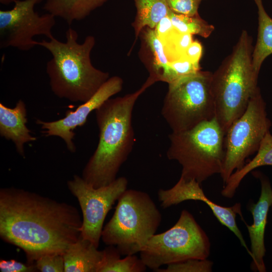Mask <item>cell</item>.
I'll return each mask as SVG.
<instances>
[{"label": "cell", "mask_w": 272, "mask_h": 272, "mask_svg": "<svg viewBox=\"0 0 272 272\" xmlns=\"http://www.w3.org/2000/svg\"><path fill=\"white\" fill-rule=\"evenodd\" d=\"M160 40L169 61L184 58L187 49L193 41L192 35L179 32L175 28Z\"/></svg>", "instance_id": "obj_24"}, {"label": "cell", "mask_w": 272, "mask_h": 272, "mask_svg": "<svg viewBox=\"0 0 272 272\" xmlns=\"http://www.w3.org/2000/svg\"><path fill=\"white\" fill-rule=\"evenodd\" d=\"M225 134L215 117L189 129L172 132L167 157L181 165V177L195 179L201 184L222 172Z\"/></svg>", "instance_id": "obj_6"}, {"label": "cell", "mask_w": 272, "mask_h": 272, "mask_svg": "<svg viewBox=\"0 0 272 272\" xmlns=\"http://www.w3.org/2000/svg\"><path fill=\"white\" fill-rule=\"evenodd\" d=\"M158 197L161 206L164 209L188 200L203 201L210 207L220 223L227 227L236 235L242 246L246 249L249 255H251L250 250L248 249L236 222L237 214L243 218L240 203H236L229 207L219 205L206 195L200 183L195 179H186L181 176L178 182L171 188L159 189Z\"/></svg>", "instance_id": "obj_13"}, {"label": "cell", "mask_w": 272, "mask_h": 272, "mask_svg": "<svg viewBox=\"0 0 272 272\" xmlns=\"http://www.w3.org/2000/svg\"><path fill=\"white\" fill-rule=\"evenodd\" d=\"M27 109L24 102L19 100L13 108L0 103V135L15 144L17 152L24 157V144L36 140L26 126Z\"/></svg>", "instance_id": "obj_16"}, {"label": "cell", "mask_w": 272, "mask_h": 272, "mask_svg": "<svg viewBox=\"0 0 272 272\" xmlns=\"http://www.w3.org/2000/svg\"><path fill=\"white\" fill-rule=\"evenodd\" d=\"M203 0H166L169 9L175 13L189 16L198 14L199 7Z\"/></svg>", "instance_id": "obj_28"}, {"label": "cell", "mask_w": 272, "mask_h": 272, "mask_svg": "<svg viewBox=\"0 0 272 272\" xmlns=\"http://www.w3.org/2000/svg\"><path fill=\"white\" fill-rule=\"evenodd\" d=\"M254 175L261 184V192L256 203L250 205L249 210L253 217V224H246L251 242V257L252 261L251 268L253 271H266L263 257L265 254L264 233L267 223V217L272 205V188L269 179L260 172Z\"/></svg>", "instance_id": "obj_14"}, {"label": "cell", "mask_w": 272, "mask_h": 272, "mask_svg": "<svg viewBox=\"0 0 272 272\" xmlns=\"http://www.w3.org/2000/svg\"><path fill=\"white\" fill-rule=\"evenodd\" d=\"M43 0H11L15 4L10 10L0 11V47H12L28 51L37 45V35L53 37L52 30L55 17L47 13L39 15L34 10Z\"/></svg>", "instance_id": "obj_11"}, {"label": "cell", "mask_w": 272, "mask_h": 272, "mask_svg": "<svg viewBox=\"0 0 272 272\" xmlns=\"http://www.w3.org/2000/svg\"><path fill=\"white\" fill-rule=\"evenodd\" d=\"M165 268H158L156 272H211L213 262L208 259H189L167 265Z\"/></svg>", "instance_id": "obj_25"}, {"label": "cell", "mask_w": 272, "mask_h": 272, "mask_svg": "<svg viewBox=\"0 0 272 272\" xmlns=\"http://www.w3.org/2000/svg\"><path fill=\"white\" fill-rule=\"evenodd\" d=\"M108 0H46L43 9L69 25L81 21Z\"/></svg>", "instance_id": "obj_18"}, {"label": "cell", "mask_w": 272, "mask_h": 272, "mask_svg": "<svg viewBox=\"0 0 272 272\" xmlns=\"http://www.w3.org/2000/svg\"><path fill=\"white\" fill-rule=\"evenodd\" d=\"M211 243L193 215L181 211L176 224L160 234H154L140 251V257L154 271L165 264L189 259H207Z\"/></svg>", "instance_id": "obj_7"}, {"label": "cell", "mask_w": 272, "mask_h": 272, "mask_svg": "<svg viewBox=\"0 0 272 272\" xmlns=\"http://www.w3.org/2000/svg\"><path fill=\"white\" fill-rule=\"evenodd\" d=\"M136 15L132 23L134 40L128 54L131 52L141 31L145 27L155 29L158 23L168 16L170 9L166 0H133Z\"/></svg>", "instance_id": "obj_21"}, {"label": "cell", "mask_w": 272, "mask_h": 272, "mask_svg": "<svg viewBox=\"0 0 272 272\" xmlns=\"http://www.w3.org/2000/svg\"><path fill=\"white\" fill-rule=\"evenodd\" d=\"M0 270L2 272H35L38 271L35 263L25 264L15 259H1Z\"/></svg>", "instance_id": "obj_29"}, {"label": "cell", "mask_w": 272, "mask_h": 272, "mask_svg": "<svg viewBox=\"0 0 272 272\" xmlns=\"http://www.w3.org/2000/svg\"><path fill=\"white\" fill-rule=\"evenodd\" d=\"M263 166H272V135L270 131L263 139L254 158L230 175L221 191L222 196L232 198L244 177L255 168Z\"/></svg>", "instance_id": "obj_19"}, {"label": "cell", "mask_w": 272, "mask_h": 272, "mask_svg": "<svg viewBox=\"0 0 272 272\" xmlns=\"http://www.w3.org/2000/svg\"><path fill=\"white\" fill-rule=\"evenodd\" d=\"M202 54V46L201 43L197 40H193L187 49L184 58L193 63L199 64Z\"/></svg>", "instance_id": "obj_30"}, {"label": "cell", "mask_w": 272, "mask_h": 272, "mask_svg": "<svg viewBox=\"0 0 272 272\" xmlns=\"http://www.w3.org/2000/svg\"><path fill=\"white\" fill-rule=\"evenodd\" d=\"M212 73H197L168 85L161 114L172 132L189 129L215 117Z\"/></svg>", "instance_id": "obj_8"}, {"label": "cell", "mask_w": 272, "mask_h": 272, "mask_svg": "<svg viewBox=\"0 0 272 272\" xmlns=\"http://www.w3.org/2000/svg\"><path fill=\"white\" fill-rule=\"evenodd\" d=\"M128 180L125 177L117 178L109 184L94 188L79 175H75L67 182L71 193L76 197L83 218L81 236L98 248L103 223L116 201L127 189Z\"/></svg>", "instance_id": "obj_10"}, {"label": "cell", "mask_w": 272, "mask_h": 272, "mask_svg": "<svg viewBox=\"0 0 272 272\" xmlns=\"http://www.w3.org/2000/svg\"><path fill=\"white\" fill-rule=\"evenodd\" d=\"M139 38L141 41L139 58L149 72V77L156 82L160 81L169 84V61L155 29L144 28L140 32Z\"/></svg>", "instance_id": "obj_15"}, {"label": "cell", "mask_w": 272, "mask_h": 272, "mask_svg": "<svg viewBox=\"0 0 272 272\" xmlns=\"http://www.w3.org/2000/svg\"><path fill=\"white\" fill-rule=\"evenodd\" d=\"M168 16L174 28L181 33L208 38L215 29L213 25L202 19L199 14L189 16L175 13L170 10Z\"/></svg>", "instance_id": "obj_23"}, {"label": "cell", "mask_w": 272, "mask_h": 272, "mask_svg": "<svg viewBox=\"0 0 272 272\" xmlns=\"http://www.w3.org/2000/svg\"><path fill=\"white\" fill-rule=\"evenodd\" d=\"M174 29L172 21L168 15L158 23L154 29L158 38L161 39L166 36Z\"/></svg>", "instance_id": "obj_31"}, {"label": "cell", "mask_w": 272, "mask_h": 272, "mask_svg": "<svg viewBox=\"0 0 272 272\" xmlns=\"http://www.w3.org/2000/svg\"><path fill=\"white\" fill-rule=\"evenodd\" d=\"M253 48L251 36L243 30L231 52L212 74L215 118L225 133L259 88L252 64Z\"/></svg>", "instance_id": "obj_4"}, {"label": "cell", "mask_w": 272, "mask_h": 272, "mask_svg": "<svg viewBox=\"0 0 272 272\" xmlns=\"http://www.w3.org/2000/svg\"><path fill=\"white\" fill-rule=\"evenodd\" d=\"M169 66L170 82L169 84L193 75L201 70L199 64L193 63L184 57L179 60L169 61Z\"/></svg>", "instance_id": "obj_26"}, {"label": "cell", "mask_w": 272, "mask_h": 272, "mask_svg": "<svg viewBox=\"0 0 272 272\" xmlns=\"http://www.w3.org/2000/svg\"><path fill=\"white\" fill-rule=\"evenodd\" d=\"M117 248L109 245L103 250V256L97 272H144L147 266L142 259L133 255L121 258Z\"/></svg>", "instance_id": "obj_22"}, {"label": "cell", "mask_w": 272, "mask_h": 272, "mask_svg": "<svg viewBox=\"0 0 272 272\" xmlns=\"http://www.w3.org/2000/svg\"><path fill=\"white\" fill-rule=\"evenodd\" d=\"M121 78L114 76L109 78L98 91L87 101L83 102L74 111L67 110L65 116L53 121L37 119L36 123L41 126V132L46 137L57 136L65 142L67 149L75 153L76 147L73 140L75 135L74 130L83 125L89 114L95 111L105 101L120 92L123 87Z\"/></svg>", "instance_id": "obj_12"}, {"label": "cell", "mask_w": 272, "mask_h": 272, "mask_svg": "<svg viewBox=\"0 0 272 272\" xmlns=\"http://www.w3.org/2000/svg\"><path fill=\"white\" fill-rule=\"evenodd\" d=\"M37 269L41 272H64V262L62 254L43 255L35 262Z\"/></svg>", "instance_id": "obj_27"}, {"label": "cell", "mask_w": 272, "mask_h": 272, "mask_svg": "<svg viewBox=\"0 0 272 272\" xmlns=\"http://www.w3.org/2000/svg\"><path fill=\"white\" fill-rule=\"evenodd\" d=\"M257 9L258 29L256 43L253 48L252 64L258 76L264 60L272 54V18L266 13L262 0H253Z\"/></svg>", "instance_id": "obj_20"}, {"label": "cell", "mask_w": 272, "mask_h": 272, "mask_svg": "<svg viewBox=\"0 0 272 272\" xmlns=\"http://www.w3.org/2000/svg\"><path fill=\"white\" fill-rule=\"evenodd\" d=\"M64 272H97L103 256L90 241L81 235L62 254Z\"/></svg>", "instance_id": "obj_17"}, {"label": "cell", "mask_w": 272, "mask_h": 272, "mask_svg": "<svg viewBox=\"0 0 272 272\" xmlns=\"http://www.w3.org/2000/svg\"><path fill=\"white\" fill-rule=\"evenodd\" d=\"M114 214L103 227L101 239L115 246L121 255L140 252L155 234L161 214L146 192L126 189L118 200Z\"/></svg>", "instance_id": "obj_5"}, {"label": "cell", "mask_w": 272, "mask_h": 272, "mask_svg": "<svg viewBox=\"0 0 272 272\" xmlns=\"http://www.w3.org/2000/svg\"><path fill=\"white\" fill-rule=\"evenodd\" d=\"M271 123L260 89L251 97L245 111L234 121L225 134V160L220 175L224 184L235 170L257 151Z\"/></svg>", "instance_id": "obj_9"}, {"label": "cell", "mask_w": 272, "mask_h": 272, "mask_svg": "<svg viewBox=\"0 0 272 272\" xmlns=\"http://www.w3.org/2000/svg\"><path fill=\"white\" fill-rule=\"evenodd\" d=\"M155 83L149 76L138 90L122 97L110 98L95 110L98 143L82 175L94 188L107 185L117 178L135 141L132 124L134 106L140 96Z\"/></svg>", "instance_id": "obj_2"}, {"label": "cell", "mask_w": 272, "mask_h": 272, "mask_svg": "<svg viewBox=\"0 0 272 272\" xmlns=\"http://www.w3.org/2000/svg\"><path fill=\"white\" fill-rule=\"evenodd\" d=\"M65 37V42L53 37L37 41V45L52 55L46 63V71L53 94L60 98L83 103L108 80L109 74L96 68L92 63L91 53L96 43L93 36H87L82 43H79L77 32L70 27Z\"/></svg>", "instance_id": "obj_3"}, {"label": "cell", "mask_w": 272, "mask_h": 272, "mask_svg": "<svg viewBox=\"0 0 272 272\" xmlns=\"http://www.w3.org/2000/svg\"><path fill=\"white\" fill-rule=\"evenodd\" d=\"M82 225L73 205L23 189H0V237L22 249L28 263L62 254L79 239Z\"/></svg>", "instance_id": "obj_1"}]
</instances>
